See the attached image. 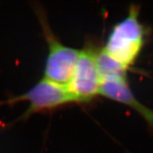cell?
Returning a JSON list of instances; mask_svg holds the SVG:
<instances>
[{
    "label": "cell",
    "instance_id": "cell-1",
    "mask_svg": "<svg viewBox=\"0 0 153 153\" xmlns=\"http://www.w3.org/2000/svg\"><path fill=\"white\" fill-rule=\"evenodd\" d=\"M140 7L130 6L126 17L116 23L101 49L128 70L135 64L148 41V29L139 19Z\"/></svg>",
    "mask_w": 153,
    "mask_h": 153
},
{
    "label": "cell",
    "instance_id": "cell-2",
    "mask_svg": "<svg viewBox=\"0 0 153 153\" xmlns=\"http://www.w3.org/2000/svg\"><path fill=\"white\" fill-rule=\"evenodd\" d=\"M100 47L95 41L87 40L79 49L71 78L66 85L76 104H89L99 95L101 79L97 65Z\"/></svg>",
    "mask_w": 153,
    "mask_h": 153
},
{
    "label": "cell",
    "instance_id": "cell-3",
    "mask_svg": "<svg viewBox=\"0 0 153 153\" xmlns=\"http://www.w3.org/2000/svg\"><path fill=\"white\" fill-rule=\"evenodd\" d=\"M38 16L48 45L43 77L66 85L71 78L79 50L64 45L53 33L45 16L40 11Z\"/></svg>",
    "mask_w": 153,
    "mask_h": 153
},
{
    "label": "cell",
    "instance_id": "cell-4",
    "mask_svg": "<svg viewBox=\"0 0 153 153\" xmlns=\"http://www.w3.org/2000/svg\"><path fill=\"white\" fill-rule=\"evenodd\" d=\"M19 101L29 102L25 116L38 112L53 111L74 103L66 85H60L44 77L27 92L13 100L14 102Z\"/></svg>",
    "mask_w": 153,
    "mask_h": 153
},
{
    "label": "cell",
    "instance_id": "cell-5",
    "mask_svg": "<svg viewBox=\"0 0 153 153\" xmlns=\"http://www.w3.org/2000/svg\"><path fill=\"white\" fill-rule=\"evenodd\" d=\"M99 95L126 105L135 111L153 132V110L137 99L130 87L127 75L108 76L101 79Z\"/></svg>",
    "mask_w": 153,
    "mask_h": 153
}]
</instances>
